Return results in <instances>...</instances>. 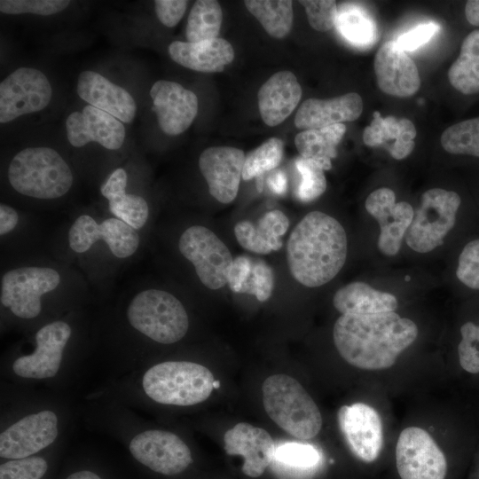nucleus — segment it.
I'll list each match as a JSON object with an SVG mask.
<instances>
[{"instance_id": "obj_1", "label": "nucleus", "mask_w": 479, "mask_h": 479, "mask_svg": "<svg viewBox=\"0 0 479 479\" xmlns=\"http://www.w3.org/2000/svg\"><path fill=\"white\" fill-rule=\"evenodd\" d=\"M417 335L416 324L394 311L342 315L333 330L340 356L352 366L364 370L391 367Z\"/></svg>"}, {"instance_id": "obj_2", "label": "nucleus", "mask_w": 479, "mask_h": 479, "mask_svg": "<svg viewBox=\"0 0 479 479\" xmlns=\"http://www.w3.org/2000/svg\"><path fill=\"white\" fill-rule=\"evenodd\" d=\"M347 236L342 225L321 211L308 213L291 232L287 261L294 279L308 287L331 281L347 257Z\"/></svg>"}, {"instance_id": "obj_3", "label": "nucleus", "mask_w": 479, "mask_h": 479, "mask_svg": "<svg viewBox=\"0 0 479 479\" xmlns=\"http://www.w3.org/2000/svg\"><path fill=\"white\" fill-rule=\"evenodd\" d=\"M7 177L17 192L38 200L60 198L74 182L68 164L47 146L27 147L17 153L10 161Z\"/></svg>"}, {"instance_id": "obj_4", "label": "nucleus", "mask_w": 479, "mask_h": 479, "mask_svg": "<svg viewBox=\"0 0 479 479\" xmlns=\"http://www.w3.org/2000/svg\"><path fill=\"white\" fill-rule=\"evenodd\" d=\"M262 393L265 412L284 431L299 439L318 434L320 411L298 381L287 374L271 375L263 381Z\"/></svg>"}, {"instance_id": "obj_5", "label": "nucleus", "mask_w": 479, "mask_h": 479, "mask_svg": "<svg viewBox=\"0 0 479 479\" xmlns=\"http://www.w3.org/2000/svg\"><path fill=\"white\" fill-rule=\"evenodd\" d=\"M215 378L206 366L190 361H165L148 368L141 386L153 401L168 405L190 406L207 400Z\"/></svg>"}, {"instance_id": "obj_6", "label": "nucleus", "mask_w": 479, "mask_h": 479, "mask_svg": "<svg viewBox=\"0 0 479 479\" xmlns=\"http://www.w3.org/2000/svg\"><path fill=\"white\" fill-rule=\"evenodd\" d=\"M129 325L142 335L161 344H172L185 337L188 314L172 294L156 288L135 294L126 309Z\"/></svg>"}, {"instance_id": "obj_7", "label": "nucleus", "mask_w": 479, "mask_h": 479, "mask_svg": "<svg viewBox=\"0 0 479 479\" xmlns=\"http://www.w3.org/2000/svg\"><path fill=\"white\" fill-rule=\"evenodd\" d=\"M460 203L459 195L452 191L433 188L425 192L404 236L408 247L428 253L441 246L455 224Z\"/></svg>"}, {"instance_id": "obj_8", "label": "nucleus", "mask_w": 479, "mask_h": 479, "mask_svg": "<svg viewBox=\"0 0 479 479\" xmlns=\"http://www.w3.org/2000/svg\"><path fill=\"white\" fill-rule=\"evenodd\" d=\"M60 280L59 272L51 267L12 269L1 278V305L19 318H35L42 310V297L55 290Z\"/></svg>"}, {"instance_id": "obj_9", "label": "nucleus", "mask_w": 479, "mask_h": 479, "mask_svg": "<svg viewBox=\"0 0 479 479\" xmlns=\"http://www.w3.org/2000/svg\"><path fill=\"white\" fill-rule=\"evenodd\" d=\"M178 249L194 267L200 282L212 290L224 287L233 258L226 245L209 229L192 225L180 236Z\"/></svg>"}, {"instance_id": "obj_10", "label": "nucleus", "mask_w": 479, "mask_h": 479, "mask_svg": "<svg viewBox=\"0 0 479 479\" xmlns=\"http://www.w3.org/2000/svg\"><path fill=\"white\" fill-rule=\"evenodd\" d=\"M52 97L46 75L34 67H19L0 82V122L44 109Z\"/></svg>"}, {"instance_id": "obj_11", "label": "nucleus", "mask_w": 479, "mask_h": 479, "mask_svg": "<svg viewBox=\"0 0 479 479\" xmlns=\"http://www.w3.org/2000/svg\"><path fill=\"white\" fill-rule=\"evenodd\" d=\"M396 465L401 479H444L447 461L433 437L424 429H404L396 446Z\"/></svg>"}, {"instance_id": "obj_12", "label": "nucleus", "mask_w": 479, "mask_h": 479, "mask_svg": "<svg viewBox=\"0 0 479 479\" xmlns=\"http://www.w3.org/2000/svg\"><path fill=\"white\" fill-rule=\"evenodd\" d=\"M131 456L151 470L174 475L192 462L188 445L176 434L161 429H147L136 434L129 443Z\"/></svg>"}, {"instance_id": "obj_13", "label": "nucleus", "mask_w": 479, "mask_h": 479, "mask_svg": "<svg viewBox=\"0 0 479 479\" xmlns=\"http://www.w3.org/2000/svg\"><path fill=\"white\" fill-rule=\"evenodd\" d=\"M71 336L72 327L64 320H54L43 326L35 334L34 350L13 361V373L29 380L53 378L60 369Z\"/></svg>"}, {"instance_id": "obj_14", "label": "nucleus", "mask_w": 479, "mask_h": 479, "mask_svg": "<svg viewBox=\"0 0 479 479\" xmlns=\"http://www.w3.org/2000/svg\"><path fill=\"white\" fill-rule=\"evenodd\" d=\"M59 417L49 409L28 413L0 434V456L6 459H24L50 446L59 436Z\"/></svg>"}, {"instance_id": "obj_15", "label": "nucleus", "mask_w": 479, "mask_h": 479, "mask_svg": "<svg viewBox=\"0 0 479 479\" xmlns=\"http://www.w3.org/2000/svg\"><path fill=\"white\" fill-rule=\"evenodd\" d=\"M104 241L112 254L128 258L139 247L140 238L134 228L116 217L98 223L89 215L78 216L68 231V244L75 253L88 251L94 243Z\"/></svg>"}, {"instance_id": "obj_16", "label": "nucleus", "mask_w": 479, "mask_h": 479, "mask_svg": "<svg viewBox=\"0 0 479 479\" xmlns=\"http://www.w3.org/2000/svg\"><path fill=\"white\" fill-rule=\"evenodd\" d=\"M337 420L352 453L366 463L377 459L383 445V426L378 412L366 404L355 403L342 406Z\"/></svg>"}, {"instance_id": "obj_17", "label": "nucleus", "mask_w": 479, "mask_h": 479, "mask_svg": "<svg viewBox=\"0 0 479 479\" xmlns=\"http://www.w3.org/2000/svg\"><path fill=\"white\" fill-rule=\"evenodd\" d=\"M365 208L379 223L380 251L389 256L397 255L412 221V207L405 201L396 202L395 192L383 187L370 193L365 200Z\"/></svg>"}, {"instance_id": "obj_18", "label": "nucleus", "mask_w": 479, "mask_h": 479, "mask_svg": "<svg viewBox=\"0 0 479 479\" xmlns=\"http://www.w3.org/2000/svg\"><path fill=\"white\" fill-rule=\"evenodd\" d=\"M246 155L239 148L211 146L200 155L199 169L209 193L221 203L234 200L238 192Z\"/></svg>"}, {"instance_id": "obj_19", "label": "nucleus", "mask_w": 479, "mask_h": 479, "mask_svg": "<svg viewBox=\"0 0 479 479\" xmlns=\"http://www.w3.org/2000/svg\"><path fill=\"white\" fill-rule=\"evenodd\" d=\"M153 111L161 130L170 136L185 131L198 113V98L176 82L159 80L151 90Z\"/></svg>"}, {"instance_id": "obj_20", "label": "nucleus", "mask_w": 479, "mask_h": 479, "mask_svg": "<svg viewBox=\"0 0 479 479\" xmlns=\"http://www.w3.org/2000/svg\"><path fill=\"white\" fill-rule=\"evenodd\" d=\"M66 130L68 142L75 147L96 142L108 150H118L126 136L120 120L90 105L67 116Z\"/></svg>"}, {"instance_id": "obj_21", "label": "nucleus", "mask_w": 479, "mask_h": 479, "mask_svg": "<svg viewBox=\"0 0 479 479\" xmlns=\"http://www.w3.org/2000/svg\"><path fill=\"white\" fill-rule=\"evenodd\" d=\"M374 73L381 90L390 96L407 98L415 94L420 86L415 63L396 40L386 42L377 51Z\"/></svg>"}, {"instance_id": "obj_22", "label": "nucleus", "mask_w": 479, "mask_h": 479, "mask_svg": "<svg viewBox=\"0 0 479 479\" xmlns=\"http://www.w3.org/2000/svg\"><path fill=\"white\" fill-rule=\"evenodd\" d=\"M228 455L243 457L242 472L249 477H259L273 461L276 445L271 435L262 428L240 422L224 436Z\"/></svg>"}, {"instance_id": "obj_23", "label": "nucleus", "mask_w": 479, "mask_h": 479, "mask_svg": "<svg viewBox=\"0 0 479 479\" xmlns=\"http://www.w3.org/2000/svg\"><path fill=\"white\" fill-rule=\"evenodd\" d=\"M76 92L88 105L108 113L122 122L131 123L136 116L137 104L133 97L97 72H82Z\"/></svg>"}, {"instance_id": "obj_24", "label": "nucleus", "mask_w": 479, "mask_h": 479, "mask_svg": "<svg viewBox=\"0 0 479 479\" xmlns=\"http://www.w3.org/2000/svg\"><path fill=\"white\" fill-rule=\"evenodd\" d=\"M362 111V98L355 92L329 99L308 98L297 110L294 124L300 130H316L353 122Z\"/></svg>"}, {"instance_id": "obj_25", "label": "nucleus", "mask_w": 479, "mask_h": 479, "mask_svg": "<svg viewBox=\"0 0 479 479\" xmlns=\"http://www.w3.org/2000/svg\"><path fill=\"white\" fill-rule=\"evenodd\" d=\"M302 87L290 71L272 75L258 90V107L265 124L274 127L283 122L302 98Z\"/></svg>"}, {"instance_id": "obj_26", "label": "nucleus", "mask_w": 479, "mask_h": 479, "mask_svg": "<svg viewBox=\"0 0 479 479\" xmlns=\"http://www.w3.org/2000/svg\"><path fill=\"white\" fill-rule=\"evenodd\" d=\"M169 54L177 64L203 73L222 72L234 59L232 44L223 38L198 43L174 41L169 45Z\"/></svg>"}, {"instance_id": "obj_27", "label": "nucleus", "mask_w": 479, "mask_h": 479, "mask_svg": "<svg viewBox=\"0 0 479 479\" xmlns=\"http://www.w3.org/2000/svg\"><path fill=\"white\" fill-rule=\"evenodd\" d=\"M373 117L364 130V143L371 147H384L394 159L406 158L415 146L414 124L407 118L382 117L378 111L373 112Z\"/></svg>"}, {"instance_id": "obj_28", "label": "nucleus", "mask_w": 479, "mask_h": 479, "mask_svg": "<svg viewBox=\"0 0 479 479\" xmlns=\"http://www.w3.org/2000/svg\"><path fill=\"white\" fill-rule=\"evenodd\" d=\"M289 227L287 216L280 210L265 213L256 224L243 220L234 226L240 245L256 254L266 255L282 247L281 237Z\"/></svg>"}, {"instance_id": "obj_29", "label": "nucleus", "mask_w": 479, "mask_h": 479, "mask_svg": "<svg viewBox=\"0 0 479 479\" xmlns=\"http://www.w3.org/2000/svg\"><path fill=\"white\" fill-rule=\"evenodd\" d=\"M127 180L126 171L116 169L101 185L100 192L108 200L110 212L137 231L146 224L149 208L143 197L126 193Z\"/></svg>"}, {"instance_id": "obj_30", "label": "nucleus", "mask_w": 479, "mask_h": 479, "mask_svg": "<svg viewBox=\"0 0 479 479\" xmlns=\"http://www.w3.org/2000/svg\"><path fill=\"white\" fill-rule=\"evenodd\" d=\"M333 304L342 315H372L394 311L397 308V299L366 283L352 282L337 290Z\"/></svg>"}, {"instance_id": "obj_31", "label": "nucleus", "mask_w": 479, "mask_h": 479, "mask_svg": "<svg viewBox=\"0 0 479 479\" xmlns=\"http://www.w3.org/2000/svg\"><path fill=\"white\" fill-rule=\"evenodd\" d=\"M345 132L343 123L307 130L295 136L294 144L301 157L312 160L324 170H329L331 160L337 156V145Z\"/></svg>"}, {"instance_id": "obj_32", "label": "nucleus", "mask_w": 479, "mask_h": 479, "mask_svg": "<svg viewBox=\"0 0 479 479\" xmlns=\"http://www.w3.org/2000/svg\"><path fill=\"white\" fill-rule=\"evenodd\" d=\"M448 78L459 92L470 95L479 92V30L464 39L457 59L448 71Z\"/></svg>"}, {"instance_id": "obj_33", "label": "nucleus", "mask_w": 479, "mask_h": 479, "mask_svg": "<svg viewBox=\"0 0 479 479\" xmlns=\"http://www.w3.org/2000/svg\"><path fill=\"white\" fill-rule=\"evenodd\" d=\"M335 26L346 40L357 47L371 46L377 39L374 20L357 4H342L338 9Z\"/></svg>"}, {"instance_id": "obj_34", "label": "nucleus", "mask_w": 479, "mask_h": 479, "mask_svg": "<svg viewBox=\"0 0 479 479\" xmlns=\"http://www.w3.org/2000/svg\"><path fill=\"white\" fill-rule=\"evenodd\" d=\"M247 9L272 37L284 38L293 25V2L289 0H247Z\"/></svg>"}, {"instance_id": "obj_35", "label": "nucleus", "mask_w": 479, "mask_h": 479, "mask_svg": "<svg viewBox=\"0 0 479 479\" xmlns=\"http://www.w3.org/2000/svg\"><path fill=\"white\" fill-rule=\"evenodd\" d=\"M223 12L217 1L199 0L192 5L185 29L188 42L198 43L217 38Z\"/></svg>"}, {"instance_id": "obj_36", "label": "nucleus", "mask_w": 479, "mask_h": 479, "mask_svg": "<svg viewBox=\"0 0 479 479\" xmlns=\"http://www.w3.org/2000/svg\"><path fill=\"white\" fill-rule=\"evenodd\" d=\"M440 141L450 153L479 157V117L450 126L443 132Z\"/></svg>"}, {"instance_id": "obj_37", "label": "nucleus", "mask_w": 479, "mask_h": 479, "mask_svg": "<svg viewBox=\"0 0 479 479\" xmlns=\"http://www.w3.org/2000/svg\"><path fill=\"white\" fill-rule=\"evenodd\" d=\"M281 139L271 137L246 155L242 179L248 181L276 169L283 157Z\"/></svg>"}, {"instance_id": "obj_38", "label": "nucleus", "mask_w": 479, "mask_h": 479, "mask_svg": "<svg viewBox=\"0 0 479 479\" xmlns=\"http://www.w3.org/2000/svg\"><path fill=\"white\" fill-rule=\"evenodd\" d=\"M295 166L301 176L297 197L302 202H310L322 195L326 189L324 169L316 161L298 157Z\"/></svg>"}, {"instance_id": "obj_39", "label": "nucleus", "mask_w": 479, "mask_h": 479, "mask_svg": "<svg viewBox=\"0 0 479 479\" xmlns=\"http://www.w3.org/2000/svg\"><path fill=\"white\" fill-rule=\"evenodd\" d=\"M273 460L294 467L309 468L317 465L319 453L310 444L290 442L276 446Z\"/></svg>"}, {"instance_id": "obj_40", "label": "nucleus", "mask_w": 479, "mask_h": 479, "mask_svg": "<svg viewBox=\"0 0 479 479\" xmlns=\"http://www.w3.org/2000/svg\"><path fill=\"white\" fill-rule=\"evenodd\" d=\"M47 469L46 459L39 456L9 459L0 466V479H41Z\"/></svg>"}, {"instance_id": "obj_41", "label": "nucleus", "mask_w": 479, "mask_h": 479, "mask_svg": "<svg viewBox=\"0 0 479 479\" xmlns=\"http://www.w3.org/2000/svg\"><path fill=\"white\" fill-rule=\"evenodd\" d=\"M69 4L67 0H1L0 11L5 14L48 16L62 12Z\"/></svg>"}, {"instance_id": "obj_42", "label": "nucleus", "mask_w": 479, "mask_h": 479, "mask_svg": "<svg viewBox=\"0 0 479 479\" xmlns=\"http://www.w3.org/2000/svg\"><path fill=\"white\" fill-rule=\"evenodd\" d=\"M461 341L458 354L461 367L470 373H479V326L465 323L460 328Z\"/></svg>"}, {"instance_id": "obj_43", "label": "nucleus", "mask_w": 479, "mask_h": 479, "mask_svg": "<svg viewBox=\"0 0 479 479\" xmlns=\"http://www.w3.org/2000/svg\"><path fill=\"white\" fill-rule=\"evenodd\" d=\"M274 273L271 267L263 259L253 260L250 276L242 294L255 295L260 302L267 301L273 291Z\"/></svg>"}, {"instance_id": "obj_44", "label": "nucleus", "mask_w": 479, "mask_h": 479, "mask_svg": "<svg viewBox=\"0 0 479 479\" xmlns=\"http://www.w3.org/2000/svg\"><path fill=\"white\" fill-rule=\"evenodd\" d=\"M305 8L308 21L317 31L326 32L336 24L338 7L333 0L299 1Z\"/></svg>"}, {"instance_id": "obj_45", "label": "nucleus", "mask_w": 479, "mask_h": 479, "mask_svg": "<svg viewBox=\"0 0 479 479\" xmlns=\"http://www.w3.org/2000/svg\"><path fill=\"white\" fill-rule=\"evenodd\" d=\"M456 276L469 288L479 289V239L468 242L462 249Z\"/></svg>"}, {"instance_id": "obj_46", "label": "nucleus", "mask_w": 479, "mask_h": 479, "mask_svg": "<svg viewBox=\"0 0 479 479\" xmlns=\"http://www.w3.org/2000/svg\"><path fill=\"white\" fill-rule=\"evenodd\" d=\"M439 29L436 23H423L401 35L396 42L404 51H414L428 43Z\"/></svg>"}, {"instance_id": "obj_47", "label": "nucleus", "mask_w": 479, "mask_h": 479, "mask_svg": "<svg viewBox=\"0 0 479 479\" xmlns=\"http://www.w3.org/2000/svg\"><path fill=\"white\" fill-rule=\"evenodd\" d=\"M153 4L159 20L166 27H173L185 14L188 2L185 0H155Z\"/></svg>"}, {"instance_id": "obj_48", "label": "nucleus", "mask_w": 479, "mask_h": 479, "mask_svg": "<svg viewBox=\"0 0 479 479\" xmlns=\"http://www.w3.org/2000/svg\"><path fill=\"white\" fill-rule=\"evenodd\" d=\"M253 260L247 255H239L233 259L227 281L232 292L242 294L251 273Z\"/></svg>"}, {"instance_id": "obj_49", "label": "nucleus", "mask_w": 479, "mask_h": 479, "mask_svg": "<svg viewBox=\"0 0 479 479\" xmlns=\"http://www.w3.org/2000/svg\"><path fill=\"white\" fill-rule=\"evenodd\" d=\"M19 215L11 206L0 204V234L4 236L11 232L18 224Z\"/></svg>"}, {"instance_id": "obj_50", "label": "nucleus", "mask_w": 479, "mask_h": 479, "mask_svg": "<svg viewBox=\"0 0 479 479\" xmlns=\"http://www.w3.org/2000/svg\"><path fill=\"white\" fill-rule=\"evenodd\" d=\"M270 189L278 195H283L287 189V179L285 173L276 170L271 173L267 180Z\"/></svg>"}, {"instance_id": "obj_51", "label": "nucleus", "mask_w": 479, "mask_h": 479, "mask_svg": "<svg viewBox=\"0 0 479 479\" xmlns=\"http://www.w3.org/2000/svg\"><path fill=\"white\" fill-rule=\"evenodd\" d=\"M467 21L474 26H479V0L467 1L465 6Z\"/></svg>"}, {"instance_id": "obj_52", "label": "nucleus", "mask_w": 479, "mask_h": 479, "mask_svg": "<svg viewBox=\"0 0 479 479\" xmlns=\"http://www.w3.org/2000/svg\"><path fill=\"white\" fill-rule=\"evenodd\" d=\"M66 479H102L96 473L90 470H80L69 475Z\"/></svg>"}, {"instance_id": "obj_53", "label": "nucleus", "mask_w": 479, "mask_h": 479, "mask_svg": "<svg viewBox=\"0 0 479 479\" xmlns=\"http://www.w3.org/2000/svg\"><path fill=\"white\" fill-rule=\"evenodd\" d=\"M213 386H214V389H217V388H219V386H220V383H219V381H214V384H213Z\"/></svg>"}]
</instances>
